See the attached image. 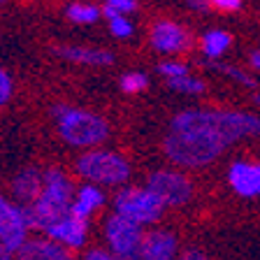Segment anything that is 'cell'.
I'll return each instance as SVG.
<instances>
[{"label":"cell","instance_id":"cell-3","mask_svg":"<svg viewBox=\"0 0 260 260\" xmlns=\"http://www.w3.org/2000/svg\"><path fill=\"white\" fill-rule=\"evenodd\" d=\"M51 116L63 142L77 149L100 146L109 137V123L95 112L72 107V105H56L51 107Z\"/></svg>","mask_w":260,"mask_h":260},{"label":"cell","instance_id":"cell-7","mask_svg":"<svg viewBox=\"0 0 260 260\" xmlns=\"http://www.w3.org/2000/svg\"><path fill=\"white\" fill-rule=\"evenodd\" d=\"M146 188L156 193V198L165 205V209H177L190 202L193 198V184L190 179L174 170H158L146 179Z\"/></svg>","mask_w":260,"mask_h":260},{"label":"cell","instance_id":"cell-21","mask_svg":"<svg viewBox=\"0 0 260 260\" xmlns=\"http://www.w3.org/2000/svg\"><path fill=\"white\" fill-rule=\"evenodd\" d=\"M105 19H107L109 32H112L114 38L125 40V38H130V35H133V23H130L128 16H123V14H109V16H105Z\"/></svg>","mask_w":260,"mask_h":260},{"label":"cell","instance_id":"cell-31","mask_svg":"<svg viewBox=\"0 0 260 260\" xmlns=\"http://www.w3.org/2000/svg\"><path fill=\"white\" fill-rule=\"evenodd\" d=\"M0 260H14V253H12L3 242H0Z\"/></svg>","mask_w":260,"mask_h":260},{"label":"cell","instance_id":"cell-18","mask_svg":"<svg viewBox=\"0 0 260 260\" xmlns=\"http://www.w3.org/2000/svg\"><path fill=\"white\" fill-rule=\"evenodd\" d=\"M65 16H68L72 23H84V26H88V23H95L98 19L103 16V10L95 5H86V3H72V5H68V10H65Z\"/></svg>","mask_w":260,"mask_h":260},{"label":"cell","instance_id":"cell-19","mask_svg":"<svg viewBox=\"0 0 260 260\" xmlns=\"http://www.w3.org/2000/svg\"><path fill=\"white\" fill-rule=\"evenodd\" d=\"M211 68H214V70H218L221 75H225L228 79H233L235 84H239V86H244V88H253V91H258V81H255V77H251L249 72L239 70V68H235V65L221 63V60L211 63Z\"/></svg>","mask_w":260,"mask_h":260},{"label":"cell","instance_id":"cell-14","mask_svg":"<svg viewBox=\"0 0 260 260\" xmlns=\"http://www.w3.org/2000/svg\"><path fill=\"white\" fill-rule=\"evenodd\" d=\"M44 188V172L38 168H23L12 179V195L21 207H28L40 198Z\"/></svg>","mask_w":260,"mask_h":260},{"label":"cell","instance_id":"cell-20","mask_svg":"<svg viewBox=\"0 0 260 260\" xmlns=\"http://www.w3.org/2000/svg\"><path fill=\"white\" fill-rule=\"evenodd\" d=\"M168 86L177 93H184V95H202L207 91V84L202 79H198L195 75H186L179 77V79H170Z\"/></svg>","mask_w":260,"mask_h":260},{"label":"cell","instance_id":"cell-4","mask_svg":"<svg viewBox=\"0 0 260 260\" xmlns=\"http://www.w3.org/2000/svg\"><path fill=\"white\" fill-rule=\"evenodd\" d=\"M77 174H79L86 184L95 186H121L130 177V162L116 151H103V149H93V151L81 153L77 158Z\"/></svg>","mask_w":260,"mask_h":260},{"label":"cell","instance_id":"cell-9","mask_svg":"<svg viewBox=\"0 0 260 260\" xmlns=\"http://www.w3.org/2000/svg\"><path fill=\"white\" fill-rule=\"evenodd\" d=\"M42 235L58 244H63V246H68V249H81L88 239V221L79 218L75 211L70 209L63 218L51 223Z\"/></svg>","mask_w":260,"mask_h":260},{"label":"cell","instance_id":"cell-5","mask_svg":"<svg viewBox=\"0 0 260 260\" xmlns=\"http://www.w3.org/2000/svg\"><path fill=\"white\" fill-rule=\"evenodd\" d=\"M114 211L130 218L137 225L146 228L162 216L165 205L146 186H128V188L116 193V198H114Z\"/></svg>","mask_w":260,"mask_h":260},{"label":"cell","instance_id":"cell-8","mask_svg":"<svg viewBox=\"0 0 260 260\" xmlns=\"http://www.w3.org/2000/svg\"><path fill=\"white\" fill-rule=\"evenodd\" d=\"M28 233H30V225H28L23 207L14 200H7L5 195H0V242L12 253H16L30 239Z\"/></svg>","mask_w":260,"mask_h":260},{"label":"cell","instance_id":"cell-6","mask_svg":"<svg viewBox=\"0 0 260 260\" xmlns=\"http://www.w3.org/2000/svg\"><path fill=\"white\" fill-rule=\"evenodd\" d=\"M144 228L133 223L121 214H109L105 218V242L107 251H112L119 260H140Z\"/></svg>","mask_w":260,"mask_h":260},{"label":"cell","instance_id":"cell-17","mask_svg":"<svg viewBox=\"0 0 260 260\" xmlns=\"http://www.w3.org/2000/svg\"><path fill=\"white\" fill-rule=\"evenodd\" d=\"M230 44H233V35H230L228 30H221V28H216V30H207L200 40V49H202V54H205V58L209 60V63L221 60V56H225V51L230 49Z\"/></svg>","mask_w":260,"mask_h":260},{"label":"cell","instance_id":"cell-12","mask_svg":"<svg viewBox=\"0 0 260 260\" xmlns=\"http://www.w3.org/2000/svg\"><path fill=\"white\" fill-rule=\"evenodd\" d=\"M179 253V239L170 230H149L144 233L140 249V260H177Z\"/></svg>","mask_w":260,"mask_h":260},{"label":"cell","instance_id":"cell-2","mask_svg":"<svg viewBox=\"0 0 260 260\" xmlns=\"http://www.w3.org/2000/svg\"><path fill=\"white\" fill-rule=\"evenodd\" d=\"M75 193H77L75 186H72L70 177L63 170H58V168L47 170L44 172V188L40 193V198L32 205L23 207L30 230L44 233L51 223L63 218L72 209Z\"/></svg>","mask_w":260,"mask_h":260},{"label":"cell","instance_id":"cell-23","mask_svg":"<svg viewBox=\"0 0 260 260\" xmlns=\"http://www.w3.org/2000/svg\"><path fill=\"white\" fill-rule=\"evenodd\" d=\"M158 72H160L165 79H179V77H186V75H190V70H188V65L186 63H181V60H165V63H160L158 65Z\"/></svg>","mask_w":260,"mask_h":260},{"label":"cell","instance_id":"cell-32","mask_svg":"<svg viewBox=\"0 0 260 260\" xmlns=\"http://www.w3.org/2000/svg\"><path fill=\"white\" fill-rule=\"evenodd\" d=\"M251 98H253V103L260 107V91H253V95H251Z\"/></svg>","mask_w":260,"mask_h":260},{"label":"cell","instance_id":"cell-10","mask_svg":"<svg viewBox=\"0 0 260 260\" xmlns=\"http://www.w3.org/2000/svg\"><path fill=\"white\" fill-rule=\"evenodd\" d=\"M151 44L160 54H181L190 47V32L179 23L162 19L151 28Z\"/></svg>","mask_w":260,"mask_h":260},{"label":"cell","instance_id":"cell-24","mask_svg":"<svg viewBox=\"0 0 260 260\" xmlns=\"http://www.w3.org/2000/svg\"><path fill=\"white\" fill-rule=\"evenodd\" d=\"M137 10V3L135 0H105V7H103V14L109 16V14H133Z\"/></svg>","mask_w":260,"mask_h":260},{"label":"cell","instance_id":"cell-28","mask_svg":"<svg viewBox=\"0 0 260 260\" xmlns=\"http://www.w3.org/2000/svg\"><path fill=\"white\" fill-rule=\"evenodd\" d=\"M179 260H209L207 258L205 253H202V251H198V249H190V251H186L184 255H181V258Z\"/></svg>","mask_w":260,"mask_h":260},{"label":"cell","instance_id":"cell-29","mask_svg":"<svg viewBox=\"0 0 260 260\" xmlns=\"http://www.w3.org/2000/svg\"><path fill=\"white\" fill-rule=\"evenodd\" d=\"M249 65L253 68L255 72H260V49H255V51H251L249 54Z\"/></svg>","mask_w":260,"mask_h":260},{"label":"cell","instance_id":"cell-26","mask_svg":"<svg viewBox=\"0 0 260 260\" xmlns=\"http://www.w3.org/2000/svg\"><path fill=\"white\" fill-rule=\"evenodd\" d=\"M209 7H214L216 12L233 14V12L242 10V0H209Z\"/></svg>","mask_w":260,"mask_h":260},{"label":"cell","instance_id":"cell-27","mask_svg":"<svg viewBox=\"0 0 260 260\" xmlns=\"http://www.w3.org/2000/svg\"><path fill=\"white\" fill-rule=\"evenodd\" d=\"M84 260H119V258H116L112 251H107V249H93V251H88V253L84 255Z\"/></svg>","mask_w":260,"mask_h":260},{"label":"cell","instance_id":"cell-16","mask_svg":"<svg viewBox=\"0 0 260 260\" xmlns=\"http://www.w3.org/2000/svg\"><path fill=\"white\" fill-rule=\"evenodd\" d=\"M105 205V193L100 190V186L95 184H84L77 188L75 202H72V211L84 221H91V216L95 214L100 207Z\"/></svg>","mask_w":260,"mask_h":260},{"label":"cell","instance_id":"cell-33","mask_svg":"<svg viewBox=\"0 0 260 260\" xmlns=\"http://www.w3.org/2000/svg\"><path fill=\"white\" fill-rule=\"evenodd\" d=\"M3 3H7V0H0V5H3Z\"/></svg>","mask_w":260,"mask_h":260},{"label":"cell","instance_id":"cell-13","mask_svg":"<svg viewBox=\"0 0 260 260\" xmlns=\"http://www.w3.org/2000/svg\"><path fill=\"white\" fill-rule=\"evenodd\" d=\"M16 260H75L68 246L54 242L49 237L28 239L21 249L14 253Z\"/></svg>","mask_w":260,"mask_h":260},{"label":"cell","instance_id":"cell-15","mask_svg":"<svg viewBox=\"0 0 260 260\" xmlns=\"http://www.w3.org/2000/svg\"><path fill=\"white\" fill-rule=\"evenodd\" d=\"M56 54L65 60H72V63H81V65H93V68H100V65H112L114 56L112 51H105V49H95V47H58Z\"/></svg>","mask_w":260,"mask_h":260},{"label":"cell","instance_id":"cell-22","mask_svg":"<svg viewBox=\"0 0 260 260\" xmlns=\"http://www.w3.org/2000/svg\"><path fill=\"white\" fill-rule=\"evenodd\" d=\"M149 86V77L144 72H125L121 77V88L123 93H142Z\"/></svg>","mask_w":260,"mask_h":260},{"label":"cell","instance_id":"cell-1","mask_svg":"<svg viewBox=\"0 0 260 260\" xmlns=\"http://www.w3.org/2000/svg\"><path fill=\"white\" fill-rule=\"evenodd\" d=\"M260 135V116L244 109H184L170 121L162 149L179 168H207L230 144Z\"/></svg>","mask_w":260,"mask_h":260},{"label":"cell","instance_id":"cell-11","mask_svg":"<svg viewBox=\"0 0 260 260\" xmlns=\"http://www.w3.org/2000/svg\"><path fill=\"white\" fill-rule=\"evenodd\" d=\"M228 184L242 198H260V162L235 160L228 168Z\"/></svg>","mask_w":260,"mask_h":260},{"label":"cell","instance_id":"cell-30","mask_svg":"<svg viewBox=\"0 0 260 260\" xmlns=\"http://www.w3.org/2000/svg\"><path fill=\"white\" fill-rule=\"evenodd\" d=\"M186 3H188V7H193L198 12H205L209 7V0H186Z\"/></svg>","mask_w":260,"mask_h":260},{"label":"cell","instance_id":"cell-25","mask_svg":"<svg viewBox=\"0 0 260 260\" xmlns=\"http://www.w3.org/2000/svg\"><path fill=\"white\" fill-rule=\"evenodd\" d=\"M12 91H14V86H12V79H10V75H7L5 70H0V107H3V105H7V103H10Z\"/></svg>","mask_w":260,"mask_h":260}]
</instances>
